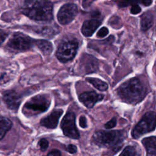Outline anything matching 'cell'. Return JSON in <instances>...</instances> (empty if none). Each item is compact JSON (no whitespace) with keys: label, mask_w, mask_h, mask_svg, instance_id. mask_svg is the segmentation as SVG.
Masks as SVG:
<instances>
[{"label":"cell","mask_w":156,"mask_h":156,"mask_svg":"<svg viewBox=\"0 0 156 156\" xmlns=\"http://www.w3.org/2000/svg\"><path fill=\"white\" fill-rule=\"evenodd\" d=\"M142 143L146 151V156L156 155V136H150L144 138Z\"/></svg>","instance_id":"14"},{"label":"cell","mask_w":156,"mask_h":156,"mask_svg":"<svg viewBox=\"0 0 156 156\" xmlns=\"http://www.w3.org/2000/svg\"><path fill=\"white\" fill-rule=\"evenodd\" d=\"M38 145L40 146V149L42 151H46L49 146V143L48 140L45 138H41L39 141H38Z\"/></svg>","instance_id":"20"},{"label":"cell","mask_w":156,"mask_h":156,"mask_svg":"<svg viewBox=\"0 0 156 156\" xmlns=\"http://www.w3.org/2000/svg\"><path fill=\"white\" fill-rule=\"evenodd\" d=\"M108 34V29L106 27H102L98 30L97 33V37L99 38H103L105 37Z\"/></svg>","instance_id":"21"},{"label":"cell","mask_w":156,"mask_h":156,"mask_svg":"<svg viewBox=\"0 0 156 156\" xmlns=\"http://www.w3.org/2000/svg\"><path fill=\"white\" fill-rule=\"evenodd\" d=\"M63 134L73 139H79V132L76 126V116L73 112H68L64 116L60 124Z\"/></svg>","instance_id":"8"},{"label":"cell","mask_w":156,"mask_h":156,"mask_svg":"<svg viewBox=\"0 0 156 156\" xmlns=\"http://www.w3.org/2000/svg\"><path fill=\"white\" fill-rule=\"evenodd\" d=\"M51 99L46 94L36 95L24 105L23 112L26 116H34L46 112L49 107Z\"/></svg>","instance_id":"4"},{"label":"cell","mask_w":156,"mask_h":156,"mask_svg":"<svg viewBox=\"0 0 156 156\" xmlns=\"http://www.w3.org/2000/svg\"><path fill=\"white\" fill-rule=\"evenodd\" d=\"M78 12L77 5L73 3H67L61 7L57 13V20L62 25L71 23Z\"/></svg>","instance_id":"9"},{"label":"cell","mask_w":156,"mask_h":156,"mask_svg":"<svg viewBox=\"0 0 156 156\" xmlns=\"http://www.w3.org/2000/svg\"><path fill=\"white\" fill-rule=\"evenodd\" d=\"M116 122L117 121L116 118H113L105 124V128L107 129H110L113 128L114 127L116 126Z\"/></svg>","instance_id":"23"},{"label":"cell","mask_w":156,"mask_h":156,"mask_svg":"<svg viewBox=\"0 0 156 156\" xmlns=\"http://www.w3.org/2000/svg\"><path fill=\"white\" fill-rule=\"evenodd\" d=\"M65 149L67 152H68L71 154H75L77 151V147L75 145H73V144H68L65 147Z\"/></svg>","instance_id":"24"},{"label":"cell","mask_w":156,"mask_h":156,"mask_svg":"<svg viewBox=\"0 0 156 156\" xmlns=\"http://www.w3.org/2000/svg\"><path fill=\"white\" fill-rule=\"evenodd\" d=\"M47 156H61V152L57 149H54L50 151L48 154Z\"/></svg>","instance_id":"26"},{"label":"cell","mask_w":156,"mask_h":156,"mask_svg":"<svg viewBox=\"0 0 156 156\" xmlns=\"http://www.w3.org/2000/svg\"><path fill=\"white\" fill-rule=\"evenodd\" d=\"M2 99L7 107L12 110L18 108L21 102V96L13 90H7L3 93Z\"/></svg>","instance_id":"10"},{"label":"cell","mask_w":156,"mask_h":156,"mask_svg":"<svg viewBox=\"0 0 156 156\" xmlns=\"http://www.w3.org/2000/svg\"><path fill=\"white\" fill-rule=\"evenodd\" d=\"M37 46L44 55H49L52 51V43L46 40H35Z\"/></svg>","instance_id":"15"},{"label":"cell","mask_w":156,"mask_h":156,"mask_svg":"<svg viewBox=\"0 0 156 156\" xmlns=\"http://www.w3.org/2000/svg\"><path fill=\"white\" fill-rule=\"evenodd\" d=\"M79 43L76 39H71L62 42L58 47L56 56L58 60L65 63L73 60L76 55Z\"/></svg>","instance_id":"6"},{"label":"cell","mask_w":156,"mask_h":156,"mask_svg":"<svg viewBox=\"0 0 156 156\" xmlns=\"http://www.w3.org/2000/svg\"><path fill=\"white\" fill-rule=\"evenodd\" d=\"M152 1H150V0H145V1H143L141 2V3L145 6H148V5H151L152 4Z\"/></svg>","instance_id":"29"},{"label":"cell","mask_w":156,"mask_h":156,"mask_svg":"<svg viewBox=\"0 0 156 156\" xmlns=\"http://www.w3.org/2000/svg\"><path fill=\"white\" fill-rule=\"evenodd\" d=\"M154 18L151 12H146L141 16L140 27L143 31L148 30L153 24Z\"/></svg>","instance_id":"16"},{"label":"cell","mask_w":156,"mask_h":156,"mask_svg":"<svg viewBox=\"0 0 156 156\" xmlns=\"http://www.w3.org/2000/svg\"><path fill=\"white\" fill-rule=\"evenodd\" d=\"M133 2H125V1H122V2H120L118 5L119 7H127L128 5H129L130 4L132 5Z\"/></svg>","instance_id":"28"},{"label":"cell","mask_w":156,"mask_h":156,"mask_svg":"<svg viewBox=\"0 0 156 156\" xmlns=\"http://www.w3.org/2000/svg\"><path fill=\"white\" fill-rule=\"evenodd\" d=\"M62 113L63 110L62 109H55L48 116L41 119L40 124L48 129H55L58 125V120Z\"/></svg>","instance_id":"12"},{"label":"cell","mask_w":156,"mask_h":156,"mask_svg":"<svg viewBox=\"0 0 156 156\" xmlns=\"http://www.w3.org/2000/svg\"><path fill=\"white\" fill-rule=\"evenodd\" d=\"M79 126L82 128H86L87 127V119L85 116H81L79 118Z\"/></svg>","instance_id":"25"},{"label":"cell","mask_w":156,"mask_h":156,"mask_svg":"<svg viewBox=\"0 0 156 156\" xmlns=\"http://www.w3.org/2000/svg\"><path fill=\"white\" fill-rule=\"evenodd\" d=\"M155 44H156V43H155Z\"/></svg>","instance_id":"30"},{"label":"cell","mask_w":156,"mask_h":156,"mask_svg":"<svg viewBox=\"0 0 156 156\" xmlns=\"http://www.w3.org/2000/svg\"><path fill=\"white\" fill-rule=\"evenodd\" d=\"M35 46V40L21 32H15L10 37L7 46L20 51H27Z\"/></svg>","instance_id":"7"},{"label":"cell","mask_w":156,"mask_h":156,"mask_svg":"<svg viewBox=\"0 0 156 156\" xmlns=\"http://www.w3.org/2000/svg\"><path fill=\"white\" fill-rule=\"evenodd\" d=\"M102 20L99 19H91L85 21L81 29L82 34L85 37H90L101 25Z\"/></svg>","instance_id":"13"},{"label":"cell","mask_w":156,"mask_h":156,"mask_svg":"<svg viewBox=\"0 0 156 156\" xmlns=\"http://www.w3.org/2000/svg\"><path fill=\"white\" fill-rule=\"evenodd\" d=\"M53 5L48 1H29L24 2L22 13L31 20L40 21L52 20Z\"/></svg>","instance_id":"2"},{"label":"cell","mask_w":156,"mask_h":156,"mask_svg":"<svg viewBox=\"0 0 156 156\" xmlns=\"http://www.w3.org/2000/svg\"><path fill=\"white\" fill-rule=\"evenodd\" d=\"M119 156H140L136 149L132 146H128L122 151Z\"/></svg>","instance_id":"19"},{"label":"cell","mask_w":156,"mask_h":156,"mask_svg":"<svg viewBox=\"0 0 156 156\" xmlns=\"http://www.w3.org/2000/svg\"><path fill=\"white\" fill-rule=\"evenodd\" d=\"M120 98L129 104L141 101L146 94V88L138 78H132L121 84L117 90Z\"/></svg>","instance_id":"1"},{"label":"cell","mask_w":156,"mask_h":156,"mask_svg":"<svg viewBox=\"0 0 156 156\" xmlns=\"http://www.w3.org/2000/svg\"><path fill=\"white\" fill-rule=\"evenodd\" d=\"M86 80L87 82H88L90 83H91L93 87H94L99 91H104L108 89V84L106 82L99 79L94 77H88L87 78Z\"/></svg>","instance_id":"18"},{"label":"cell","mask_w":156,"mask_h":156,"mask_svg":"<svg viewBox=\"0 0 156 156\" xmlns=\"http://www.w3.org/2000/svg\"><path fill=\"white\" fill-rule=\"evenodd\" d=\"M155 127L156 113L154 112H147L133 129L132 136L134 138H138L143 135L154 130Z\"/></svg>","instance_id":"5"},{"label":"cell","mask_w":156,"mask_h":156,"mask_svg":"<svg viewBox=\"0 0 156 156\" xmlns=\"http://www.w3.org/2000/svg\"><path fill=\"white\" fill-rule=\"evenodd\" d=\"M103 99L104 95L98 94L95 91L84 92L79 97V101L87 108L93 107L96 103Z\"/></svg>","instance_id":"11"},{"label":"cell","mask_w":156,"mask_h":156,"mask_svg":"<svg viewBox=\"0 0 156 156\" xmlns=\"http://www.w3.org/2000/svg\"><path fill=\"white\" fill-rule=\"evenodd\" d=\"M125 137L123 130H99L94 133L92 140L97 146L111 149L116 153L122 147Z\"/></svg>","instance_id":"3"},{"label":"cell","mask_w":156,"mask_h":156,"mask_svg":"<svg viewBox=\"0 0 156 156\" xmlns=\"http://www.w3.org/2000/svg\"><path fill=\"white\" fill-rule=\"evenodd\" d=\"M141 12V8L136 3L133 2L130 8V13L133 15H136L139 13Z\"/></svg>","instance_id":"22"},{"label":"cell","mask_w":156,"mask_h":156,"mask_svg":"<svg viewBox=\"0 0 156 156\" xmlns=\"http://www.w3.org/2000/svg\"><path fill=\"white\" fill-rule=\"evenodd\" d=\"M0 138L1 140H2L7 132L12 128V122L7 118L1 116L0 119Z\"/></svg>","instance_id":"17"},{"label":"cell","mask_w":156,"mask_h":156,"mask_svg":"<svg viewBox=\"0 0 156 156\" xmlns=\"http://www.w3.org/2000/svg\"><path fill=\"white\" fill-rule=\"evenodd\" d=\"M8 34L7 33H5V32H4L2 29L1 30V43L2 44L3 43V41L5 40L6 37H7Z\"/></svg>","instance_id":"27"}]
</instances>
